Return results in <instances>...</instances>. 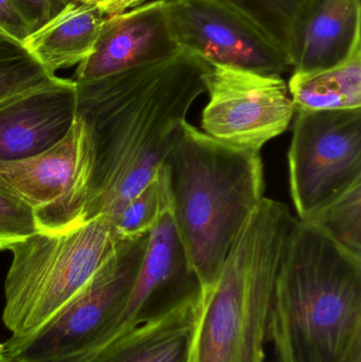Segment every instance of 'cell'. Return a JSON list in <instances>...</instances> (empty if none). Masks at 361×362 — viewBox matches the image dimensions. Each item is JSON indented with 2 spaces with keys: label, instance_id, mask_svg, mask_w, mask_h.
Listing matches in <instances>:
<instances>
[{
  "label": "cell",
  "instance_id": "cell-1",
  "mask_svg": "<svg viewBox=\"0 0 361 362\" xmlns=\"http://www.w3.org/2000/svg\"><path fill=\"white\" fill-rule=\"evenodd\" d=\"M211 66L188 51L95 80L76 82L82 127L73 181L55 206L36 215L57 233L97 216L112 221L158 173L206 93Z\"/></svg>",
  "mask_w": 361,
  "mask_h": 362
},
{
  "label": "cell",
  "instance_id": "cell-2",
  "mask_svg": "<svg viewBox=\"0 0 361 362\" xmlns=\"http://www.w3.org/2000/svg\"><path fill=\"white\" fill-rule=\"evenodd\" d=\"M266 339L278 362H361V257L311 221L290 233Z\"/></svg>",
  "mask_w": 361,
  "mask_h": 362
},
{
  "label": "cell",
  "instance_id": "cell-3",
  "mask_svg": "<svg viewBox=\"0 0 361 362\" xmlns=\"http://www.w3.org/2000/svg\"><path fill=\"white\" fill-rule=\"evenodd\" d=\"M165 165L170 212L203 297L264 198L262 158L259 152L222 144L186 121Z\"/></svg>",
  "mask_w": 361,
  "mask_h": 362
},
{
  "label": "cell",
  "instance_id": "cell-4",
  "mask_svg": "<svg viewBox=\"0 0 361 362\" xmlns=\"http://www.w3.org/2000/svg\"><path fill=\"white\" fill-rule=\"evenodd\" d=\"M296 221L286 204L261 200L201 297L189 362H265L269 306Z\"/></svg>",
  "mask_w": 361,
  "mask_h": 362
},
{
  "label": "cell",
  "instance_id": "cell-5",
  "mask_svg": "<svg viewBox=\"0 0 361 362\" xmlns=\"http://www.w3.org/2000/svg\"><path fill=\"white\" fill-rule=\"evenodd\" d=\"M110 219L97 216L67 231L36 232L8 250L2 322L13 337L37 331L69 303L116 250Z\"/></svg>",
  "mask_w": 361,
  "mask_h": 362
},
{
  "label": "cell",
  "instance_id": "cell-6",
  "mask_svg": "<svg viewBox=\"0 0 361 362\" xmlns=\"http://www.w3.org/2000/svg\"><path fill=\"white\" fill-rule=\"evenodd\" d=\"M148 234L120 238L116 250L84 288L37 331L0 344L8 362H72L124 310L135 284Z\"/></svg>",
  "mask_w": 361,
  "mask_h": 362
},
{
  "label": "cell",
  "instance_id": "cell-7",
  "mask_svg": "<svg viewBox=\"0 0 361 362\" xmlns=\"http://www.w3.org/2000/svg\"><path fill=\"white\" fill-rule=\"evenodd\" d=\"M297 112L290 195L297 218L307 221L361 181V108Z\"/></svg>",
  "mask_w": 361,
  "mask_h": 362
},
{
  "label": "cell",
  "instance_id": "cell-8",
  "mask_svg": "<svg viewBox=\"0 0 361 362\" xmlns=\"http://www.w3.org/2000/svg\"><path fill=\"white\" fill-rule=\"evenodd\" d=\"M205 86L203 133L239 150L260 153L288 129L296 112L288 83L278 74L211 66Z\"/></svg>",
  "mask_w": 361,
  "mask_h": 362
},
{
  "label": "cell",
  "instance_id": "cell-9",
  "mask_svg": "<svg viewBox=\"0 0 361 362\" xmlns=\"http://www.w3.org/2000/svg\"><path fill=\"white\" fill-rule=\"evenodd\" d=\"M176 40L210 66L264 74L292 71L288 54L227 0H170Z\"/></svg>",
  "mask_w": 361,
  "mask_h": 362
},
{
  "label": "cell",
  "instance_id": "cell-10",
  "mask_svg": "<svg viewBox=\"0 0 361 362\" xmlns=\"http://www.w3.org/2000/svg\"><path fill=\"white\" fill-rule=\"evenodd\" d=\"M170 16V0H155L106 17L90 57L78 65L74 82L95 80L180 52Z\"/></svg>",
  "mask_w": 361,
  "mask_h": 362
},
{
  "label": "cell",
  "instance_id": "cell-11",
  "mask_svg": "<svg viewBox=\"0 0 361 362\" xmlns=\"http://www.w3.org/2000/svg\"><path fill=\"white\" fill-rule=\"evenodd\" d=\"M76 85L53 78L0 101V161L40 154L64 139L76 120Z\"/></svg>",
  "mask_w": 361,
  "mask_h": 362
},
{
  "label": "cell",
  "instance_id": "cell-12",
  "mask_svg": "<svg viewBox=\"0 0 361 362\" xmlns=\"http://www.w3.org/2000/svg\"><path fill=\"white\" fill-rule=\"evenodd\" d=\"M360 0H305L290 51L292 72L334 67L361 47Z\"/></svg>",
  "mask_w": 361,
  "mask_h": 362
},
{
  "label": "cell",
  "instance_id": "cell-13",
  "mask_svg": "<svg viewBox=\"0 0 361 362\" xmlns=\"http://www.w3.org/2000/svg\"><path fill=\"white\" fill-rule=\"evenodd\" d=\"M201 293L114 340L91 362H189Z\"/></svg>",
  "mask_w": 361,
  "mask_h": 362
},
{
  "label": "cell",
  "instance_id": "cell-14",
  "mask_svg": "<svg viewBox=\"0 0 361 362\" xmlns=\"http://www.w3.org/2000/svg\"><path fill=\"white\" fill-rule=\"evenodd\" d=\"M82 127L76 120L68 135L52 148L13 161H0V176L36 215L52 208L67 193L80 158Z\"/></svg>",
  "mask_w": 361,
  "mask_h": 362
},
{
  "label": "cell",
  "instance_id": "cell-15",
  "mask_svg": "<svg viewBox=\"0 0 361 362\" xmlns=\"http://www.w3.org/2000/svg\"><path fill=\"white\" fill-rule=\"evenodd\" d=\"M106 17L95 2H74L32 32L23 45L47 71L55 74L90 57Z\"/></svg>",
  "mask_w": 361,
  "mask_h": 362
},
{
  "label": "cell",
  "instance_id": "cell-16",
  "mask_svg": "<svg viewBox=\"0 0 361 362\" xmlns=\"http://www.w3.org/2000/svg\"><path fill=\"white\" fill-rule=\"evenodd\" d=\"M288 86L296 112L361 108V47L334 67L292 72Z\"/></svg>",
  "mask_w": 361,
  "mask_h": 362
},
{
  "label": "cell",
  "instance_id": "cell-17",
  "mask_svg": "<svg viewBox=\"0 0 361 362\" xmlns=\"http://www.w3.org/2000/svg\"><path fill=\"white\" fill-rule=\"evenodd\" d=\"M170 204L169 172L163 163L156 176L110 223L121 238L146 235L156 227Z\"/></svg>",
  "mask_w": 361,
  "mask_h": 362
},
{
  "label": "cell",
  "instance_id": "cell-18",
  "mask_svg": "<svg viewBox=\"0 0 361 362\" xmlns=\"http://www.w3.org/2000/svg\"><path fill=\"white\" fill-rule=\"evenodd\" d=\"M254 21L290 61L295 29L305 0H227Z\"/></svg>",
  "mask_w": 361,
  "mask_h": 362
},
{
  "label": "cell",
  "instance_id": "cell-19",
  "mask_svg": "<svg viewBox=\"0 0 361 362\" xmlns=\"http://www.w3.org/2000/svg\"><path fill=\"white\" fill-rule=\"evenodd\" d=\"M307 221L315 223L352 255L361 257V181Z\"/></svg>",
  "mask_w": 361,
  "mask_h": 362
},
{
  "label": "cell",
  "instance_id": "cell-20",
  "mask_svg": "<svg viewBox=\"0 0 361 362\" xmlns=\"http://www.w3.org/2000/svg\"><path fill=\"white\" fill-rule=\"evenodd\" d=\"M23 46L0 30V101L55 78Z\"/></svg>",
  "mask_w": 361,
  "mask_h": 362
},
{
  "label": "cell",
  "instance_id": "cell-21",
  "mask_svg": "<svg viewBox=\"0 0 361 362\" xmlns=\"http://www.w3.org/2000/svg\"><path fill=\"white\" fill-rule=\"evenodd\" d=\"M40 232L34 209L0 176V250Z\"/></svg>",
  "mask_w": 361,
  "mask_h": 362
},
{
  "label": "cell",
  "instance_id": "cell-22",
  "mask_svg": "<svg viewBox=\"0 0 361 362\" xmlns=\"http://www.w3.org/2000/svg\"><path fill=\"white\" fill-rule=\"evenodd\" d=\"M32 32L54 18L59 12L76 0H16Z\"/></svg>",
  "mask_w": 361,
  "mask_h": 362
},
{
  "label": "cell",
  "instance_id": "cell-23",
  "mask_svg": "<svg viewBox=\"0 0 361 362\" xmlns=\"http://www.w3.org/2000/svg\"><path fill=\"white\" fill-rule=\"evenodd\" d=\"M0 30L20 42L32 33L16 0H0Z\"/></svg>",
  "mask_w": 361,
  "mask_h": 362
},
{
  "label": "cell",
  "instance_id": "cell-24",
  "mask_svg": "<svg viewBox=\"0 0 361 362\" xmlns=\"http://www.w3.org/2000/svg\"><path fill=\"white\" fill-rule=\"evenodd\" d=\"M144 0H97L95 4L106 16L122 14L126 10L139 6Z\"/></svg>",
  "mask_w": 361,
  "mask_h": 362
},
{
  "label": "cell",
  "instance_id": "cell-25",
  "mask_svg": "<svg viewBox=\"0 0 361 362\" xmlns=\"http://www.w3.org/2000/svg\"><path fill=\"white\" fill-rule=\"evenodd\" d=\"M0 362H8V359L4 356V352H2L1 348H0Z\"/></svg>",
  "mask_w": 361,
  "mask_h": 362
},
{
  "label": "cell",
  "instance_id": "cell-26",
  "mask_svg": "<svg viewBox=\"0 0 361 362\" xmlns=\"http://www.w3.org/2000/svg\"><path fill=\"white\" fill-rule=\"evenodd\" d=\"M76 2H81V4H93L95 0H76Z\"/></svg>",
  "mask_w": 361,
  "mask_h": 362
},
{
  "label": "cell",
  "instance_id": "cell-27",
  "mask_svg": "<svg viewBox=\"0 0 361 362\" xmlns=\"http://www.w3.org/2000/svg\"><path fill=\"white\" fill-rule=\"evenodd\" d=\"M97 0H95V2H97Z\"/></svg>",
  "mask_w": 361,
  "mask_h": 362
},
{
  "label": "cell",
  "instance_id": "cell-28",
  "mask_svg": "<svg viewBox=\"0 0 361 362\" xmlns=\"http://www.w3.org/2000/svg\"><path fill=\"white\" fill-rule=\"evenodd\" d=\"M278 362V361H277Z\"/></svg>",
  "mask_w": 361,
  "mask_h": 362
}]
</instances>
